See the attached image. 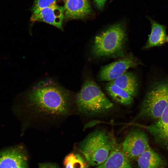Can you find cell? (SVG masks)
Here are the masks:
<instances>
[{"mask_svg": "<svg viewBox=\"0 0 168 168\" xmlns=\"http://www.w3.org/2000/svg\"><path fill=\"white\" fill-rule=\"evenodd\" d=\"M73 100L70 91L49 79L40 82L28 92L25 105L35 115L59 118L71 113Z\"/></svg>", "mask_w": 168, "mask_h": 168, "instance_id": "1", "label": "cell"}, {"mask_svg": "<svg viewBox=\"0 0 168 168\" xmlns=\"http://www.w3.org/2000/svg\"><path fill=\"white\" fill-rule=\"evenodd\" d=\"M127 36L123 24H114L95 37L91 53L96 58H121L126 55Z\"/></svg>", "mask_w": 168, "mask_h": 168, "instance_id": "2", "label": "cell"}, {"mask_svg": "<svg viewBox=\"0 0 168 168\" xmlns=\"http://www.w3.org/2000/svg\"><path fill=\"white\" fill-rule=\"evenodd\" d=\"M75 102L78 112L87 116L105 113L114 106L96 83L91 78L84 82L76 96Z\"/></svg>", "mask_w": 168, "mask_h": 168, "instance_id": "3", "label": "cell"}, {"mask_svg": "<svg viewBox=\"0 0 168 168\" xmlns=\"http://www.w3.org/2000/svg\"><path fill=\"white\" fill-rule=\"evenodd\" d=\"M168 104V80L156 81L149 87L133 121L154 122L160 118Z\"/></svg>", "mask_w": 168, "mask_h": 168, "instance_id": "4", "label": "cell"}, {"mask_svg": "<svg viewBox=\"0 0 168 168\" xmlns=\"http://www.w3.org/2000/svg\"><path fill=\"white\" fill-rule=\"evenodd\" d=\"M116 143L113 135L105 130L97 129L80 142L79 148L88 164L98 166L106 160Z\"/></svg>", "mask_w": 168, "mask_h": 168, "instance_id": "5", "label": "cell"}, {"mask_svg": "<svg viewBox=\"0 0 168 168\" xmlns=\"http://www.w3.org/2000/svg\"><path fill=\"white\" fill-rule=\"evenodd\" d=\"M143 64L132 53L101 68L97 75L100 81H110L120 77L130 68Z\"/></svg>", "mask_w": 168, "mask_h": 168, "instance_id": "6", "label": "cell"}, {"mask_svg": "<svg viewBox=\"0 0 168 168\" xmlns=\"http://www.w3.org/2000/svg\"><path fill=\"white\" fill-rule=\"evenodd\" d=\"M122 145L125 155L130 160L138 158L145 151L151 148L147 134L138 128L129 132Z\"/></svg>", "mask_w": 168, "mask_h": 168, "instance_id": "7", "label": "cell"}, {"mask_svg": "<svg viewBox=\"0 0 168 168\" xmlns=\"http://www.w3.org/2000/svg\"><path fill=\"white\" fill-rule=\"evenodd\" d=\"M0 168H28L24 147L18 145L0 150Z\"/></svg>", "mask_w": 168, "mask_h": 168, "instance_id": "8", "label": "cell"}, {"mask_svg": "<svg viewBox=\"0 0 168 168\" xmlns=\"http://www.w3.org/2000/svg\"><path fill=\"white\" fill-rule=\"evenodd\" d=\"M140 127L149 132L156 142L168 149V104L158 119Z\"/></svg>", "mask_w": 168, "mask_h": 168, "instance_id": "9", "label": "cell"}, {"mask_svg": "<svg viewBox=\"0 0 168 168\" xmlns=\"http://www.w3.org/2000/svg\"><path fill=\"white\" fill-rule=\"evenodd\" d=\"M64 18L63 7L56 4L42 9L37 13L33 14L30 20L44 22L62 29Z\"/></svg>", "mask_w": 168, "mask_h": 168, "instance_id": "10", "label": "cell"}, {"mask_svg": "<svg viewBox=\"0 0 168 168\" xmlns=\"http://www.w3.org/2000/svg\"><path fill=\"white\" fill-rule=\"evenodd\" d=\"M65 2L63 9L65 19H81L91 12V7L88 0H67Z\"/></svg>", "mask_w": 168, "mask_h": 168, "instance_id": "11", "label": "cell"}, {"mask_svg": "<svg viewBox=\"0 0 168 168\" xmlns=\"http://www.w3.org/2000/svg\"><path fill=\"white\" fill-rule=\"evenodd\" d=\"M96 168H133L125 155L122 144L116 143L106 160Z\"/></svg>", "mask_w": 168, "mask_h": 168, "instance_id": "12", "label": "cell"}, {"mask_svg": "<svg viewBox=\"0 0 168 168\" xmlns=\"http://www.w3.org/2000/svg\"><path fill=\"white\" fill-rule=\"evenodd\" d=\"M151 24V31L142 49H147L152 47L160 46L166 42V27L148 17Z\"/></svg>", "mask_w": 168, "mask_h": 168, "instance_id": "13", "label": "cell"}, {"mask_svg": "<svg viewBox=\"0 0 168 168\" xmlns=\"http://www.w3.org/2000/svg\"><path fill=\"white\" fill-rule=\"evenodd\" d=\"M133 97L137 95L139 86L138 77L133 72L126 71L117 78L110 81Z\"/></svg>", "mask_w": 168, "mask_h": 168, "instance_id": "14", "label": "cell"}, {"mask_svg": "<svg viewBox=\"0 0 168 168\" xmlns=\"http://www.w3.org/2000/svg\"><path fill=\"white\" fill-rule=\"evenodd\" d=\"M105 89L109 96L115 101L120 105L128 106L131 105L133 101L134 97L110 82L106 83Z\"/></svg>", "mask_w": 168, "mask_h": 168, "instance_id": "15", "label": "cell"}, {"mask_svg": "<svg viewBox=\"0 0 168 168\" xmlns=\"http://www.w3.org/2000/svg\"><path fill=\"white\" fill-rule=\"evenodd\" d=\"M162 163L159 155L151 148L145 151L138 158L139 168H157Z\"/></svg>", "mask_w": 168, "mask_h": 168, "instance_id": "16", "label": "cell"}, {"mask_svg": "<svg viewBox=\"0 0 168 168\" xmlns=\"http://www.w3.org/2000/svg\"><path fill=\"white\" fill-rule=\"evenodd\" d=\"M88 164L84 157L74 153L67 155L63 161L64 168H88Z\"/></svg>", "mask_w": 168, "mask_h": 168, "instance_id": "17", "label": "cell"}, {"mask_svg": "<svg viewBox=\"0 0 168 168\" xmlns=\"http://www.w3.org/2000/svg\"><path fill=\"white\" fill-rule=\"evenodd\" d=\"M56 0H35L32 9L33 14L39 13L42 9L56 4Z\"/></svg>", "mask_w": 168, "mask_h": 168, "instance_id": "18", "label": "cell"}, {"mask_svg": "<svg viewBox=\"0 0 168 168\" xmlns=\"http://www.w3.org/2000/svg\"><path fill=\"white\" fill-rule=\"evenodd\" d=\"M106 0H94L96 5L100 9L104 7Z\"/></svg>", "mask_w": 168, "mask_h": 168, "instance_id": "19", "label": "cell"}, {"mask_svg": "<svg viewBox=\"0 0 168 168\" xmlns=\"http://www.w3.org/2000/svg\"><path fill=\"white\" fill-rule=\"evenodd\" d=\"M39 168H58L55 165L51 163H43L40 164Z\"/></svg>", "mask_w": 168, "mask_h": 168, "instance_id": "20", "label": "cell"}, {"mask_svg": "<svg viewBox=\"0 0 168 168\" xmlns=\"http://www.w3.org/2000/svg\"><path fill=\"white\" fill-rule=\"evenodd\" d=\"M166 42L168 44V35H167L166 38Z\"/></svg>", "mask_w": 168, "mask_h": 168, "instance_id": "21", "label": "cell"}, {"mask_svg": "<svg viewBox=\"0 0 168 168\" xmlns=\"http://www.w3.org/2000/svg\"><path fill=\"white\" fill-rule=\"evenodd\" d=\"M63 0L65 2L67 0Z\"/></svg>", "mask_w": 168, "mask_h": 168, "instance_id": "22", "label": "cell"}]
</instances>
